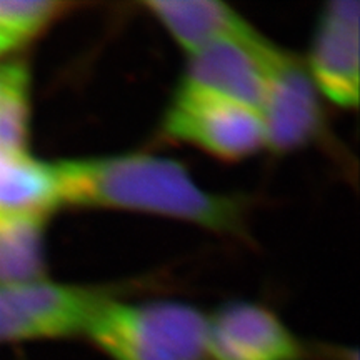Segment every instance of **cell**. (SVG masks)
<instances>
[{"label": "cell", "instance_id": "8", "mask_svg": "<svg viewBox=\"0 0 360 360\" xmlns=\"http://www.w3.org/2000/svg\"><path fill=\"white\" fill-rule=\"evenodd\" d=\"M305 67L322 97L344 109L357 107L360 79L357 0H332L323 7Z\"/></svg>", "mask_w": 360, "mask_h": 360}, {"label": "cell", "instance_id": "15", "mask_svg": "<svg viewBox=\"0 0 360 360\" xmlns=\"http://www.w3.org/2000/svg\"><path fill=\"white\" fill-rule=\"evenodd\" d=\"M11 49H13V47H12V45H11V44H8V42H7V40L2 37V35H0V56H2V53H6V52H8V51H11Z\"/></svg>", "mask_w": 360, "mask_h": 360}, {"label": "cell", "instance_id": "13", "mask_svg": "<svg viewBox=\"0 0 360 360\" xmlns=\"http://www.w3.org/2000/svg\"><path fill=\"white\" fill-rule=\"evenodd\" d=\"M69 7L58 0H0V35L17 47L39 35Z\"/></svg>", "mask_w": 360, "mask_h": 360}, {"label": "cell", "instance_id": "2", "mask_svg": "<svg viewBox=\"0 0 360 360\" xmlns=\"http://www.w3.org/2000/svg\"><path fill=\"white\" fill-rule=\"evenodd\" d=\"M109 360H209L207 315L179 302H103L84 334Z\"/></svg>", "mask_w": 360, "mask_h": 360}, {"label": "cell", "instance_id": "1", "mask_svg": "<svg viewBox=\"0 0 360 360\" xmlns=\"http://www.w3.org/2000/svg\"><path fill=\"white\" fill-rule=\"evenodd\" d=\"M60 204L184 220L224 236L247 232L244 204L200 187L182 164L148 154L57 162Z\"/></svg>", "mask_w": 360, "mask_h": 360}, {"label": "cell", "instance_id": "5", "mask_svg": "<svg viewBox=\"0 0 360 360\" xmlns=\"http://www.w3.org/2000/svg\"><path fill=\"white\" fill-rule=\"evenodd\" d=\"M265 148L289 152L309 146L323 127L321 94L307 67L272 42L265 47Z\"/></svg>", "mask_w": 360, "mask_h": 360}, {"label": "cell", "instance_id": "4", "mask_svg": "<svg viewBox=\"0 0 360 360\" xmlns=\"http://www.w3.org/2000/svg\"><path fill=\"white\" fill-rule=\"evenodd\" d=\"M162 134L222 160H240L265 148L260 112L184 87L165 110Z\"/></svg>", "mask_w": 360, "mask_h": 360}, {"label": "cell", "instance_id": "11", "mask_svg": "<svg viewBox=\"0 0 360 360\" xmlns=\"http://www.w3.org/2000/svg\"><path fill=\"white\" fill-rule=\"evenodd\" d=\"M45 220L0 215V285L44 278Z\"/></svg>", "mask_w": 360, "mask_h": 360}, {"label": "cell", "instance_id": "3", "mask_svg": "<svg viewBox=\"0 0 360 360\" xmlns=\"http://www.w3.org/2000/svg\"><path fill=\"white\" fill-rule=\"evenodd\" d=\"M109 297L103 290L47 278L0 285V344L84 337Z\"/></svg>", "mask_w": 360, "mask_h": 360}, {"label": "cell", "instance_id": "7", "mask_svg": "<svg viewBox=\"0 0 360 360\" xmlns=\"http://www.w3.org/2000/svg\"><path fill=\"white\" fill-rule=\"evenodd\" d=\"M209 360H307L309 349L272 310L232 302L207 315Z\"/></svg>", "mask_w": 360, "mask_h": 360}, {"label": "cell", "instance_id": "12", "mask_svg": "<svg viewBox=\"0 0 360 360\" xmlns=\"http://www.w3.org/2000/svg\"><path fill=\"white\" fill-rule=\"evenodd\" d=\"M29 137V74L22 62L8 64L0 92V150H27Z\"/></svg>", "mask_w": 360, "mask_h": 360}, {"label": "cell", "instance_id": "14", "mask_svg": "<svg viewBox=\"0 0 360 360\" xmlns=\"http://www.w3.org/2000/svg\"><path fill=\"white\" fill-rule=\"evenodd\" d=\"M7 74H8V64L0 65V92H2L4 84H6L7 80Z\"/></svg>", "mask_w": 360, "mask_h": 360}, {"label": "cell", "instance_id": "10", "mask_svg": "<svg viewBox=\"0 0 360 360\" xmlns=\"http://www.w3.org/2000/svg\"><path fill=\"white\" fill-rule=\"evenodd\" d=\"M143 7L188 56L249 25L219 0H148Z\"/></svg>", "mask_w": 360, "mask_h": 360}, {"label": "cell", "instance_id": "6", "mask_svg": "<svg viewBox=\"0 0 360 360\" xmlns=\"http://www.w3.org/2000/svg\"><path fill=\"white\" fill-rule=\"evenodd\" d=\"M267 39L252 25L188 56L179 87L210 94L260 112L265 98Z\"/></svg>", "mask_w": 360, "mask_h": 360}, {"label": "cell", "instance_id": "9", "mask_svg": "<svg viewBox=\"0 0 360 360\" xmlns=\"http://www.w3.org/2000/svg\"><path fill=\"white\" fill-rule=\"evenodd\" d=\"M60 205L56 165L29 150H0V215L47 219Z\"/></svg>", "mask_w": 360, "mask_h": 360}]
</instances>
